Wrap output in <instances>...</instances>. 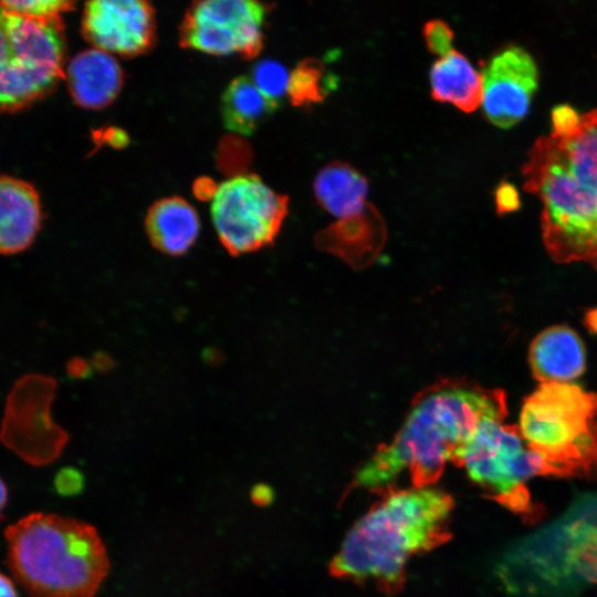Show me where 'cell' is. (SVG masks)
Returning a JSON list of instances; mask_svg holds the SVG:
<instances>
[{
    "instance_id": "obj_10",
    "label": "cell",
    "mask_w": 597,
    "mask_h": 597,
    "mask_svg": "<svg viewBox=\"0 0 597 597\" xmlns=\"http://www.w3.org/2000/svg\"><path fill=\"white\" fill-rule=\"evenodd\" d=\"M482 106L495 126L509 128L528 112L538 84V69L523 48L510 45L494 54L483 74Z\"/></svg>"
},
{
    "instance_id": "obj_21",
    "label": "cell",
    "mask_w": 597,
    "mask_h": 597,
    "mask_svg": "<svg viewBox=\"0 0 597 597\" xmlns=\"http://www.w3.org/2000/svg\"><path fill=\"white\" fill-rule=\"evenodd\" d=\"M290 74L279 62L263 60L254 65L251 80L270 98H279L287 92Z\"/></svg>"
},
{
    "instance_id": "obj_3",
    "label": "cell",
    "mask_w": 597,
    "mask_h": 597,
    "mask_svg": "<svg viewBox=\"0 0 597 597\" xmlns=\"http://www.w3.org/2000/svg\"><path fill=\"white\" fill-rule=\"evenodd\" d=\"M452 510V498L431 485L390 490L352 526L331 563L332 574L394 591L411 557L448 538Z\"/></svg>"
},
{
    "instance_id": "obj_6",
    "label": "cell",
    "mask_w": 597,
    "mask_h": 597,
    "mask_svg": "<svg viewBox=\"0 0 597 597\" xmlns=\"http://www.w3.org/2000/svg\"><path fill=\"white\" fill-rule=\"evenodd\" d=\"M61 19L38 20L0 4V112L48 94L64 75Z\"/></svg>"
},
{
    "instance_id": "obj_5",
    "label": "cell",
    "mask_w": 597,
    "mask_h": 597,
    "mask_svg": "<svg viewBox=\"0 0 597 597\" xmlns=\"http://www.w3.org/2000/svg\"><path fill=\"white\" fill-rule=\"evenodd\" d=\"M519 430L546 474L597 471V392L573 383H543L522 406Z\"/></svg>"
},
{
    "instance_id": "obj_25",
    "label": "cell",
    "mask_w": 597,
    "mask_h": 597,
    "mask_svg": "<svg viewBox=\"0 0 597 597\" xmlns=\"http://www.w3.org/2000/svg\"><path fill=\"white\" fill-rule=\"evenodd\" d=\"M580 116L570 105L555 106L552 109V133L562 135L573 132L579 125Z\"/></svg>"
},
{
    "instance_id": "obj_4",
    "label": "cell",
    "mask_w": 597,
    "mask_h": 597,
    "mask_svg": "<svg viewBox=\"0 0 597 597\" xmlns=\"http://www.w3.org/2000/svg\"><path fill=\"white\" fill-rule=\"evenodd\" d=\"M4 538L11 577L28 597H94L108 574L105 545L86 522L32 512Z\"/></svg>"
},
{
    "instance_id": "obj_15",
    "label": "cell",
    "mask_w": 597,
    "mask_h": 597,
    "mask_svg": "<svg viewBox=\"0 0 597 597\" xmlns=\"http://www.w3.org/2000/svg\"><path fill=\"white\" fill-rule=\"evenodd\" d=\"M66 80L75 103L85 108H103L118 95L124 74L109 53L90 49L80 52L69 63Z\"/></svg>"
},
{
    "instance_id": "obj_12",
    "label": "cell",
    "mask_w": 597,
    "mask_h": 597,
    "mask_svg": "<svg viewBox=\"0 0 597 597\" xmlns=\"http://www.w3.org/2000/svg\"><path fill=\"white\" fill-rule=\"evenodd\" d=\"M385 241V221L371 203L362 212L329 224L315 237L316 248L337 255L354 269L368 266Z\"/></svg>"
},
{
    "instance_id": "obj_22",
    "label": "cell",
    "mask_w": 597,
    "mask_h": 597,
    "mask_svg": "<svg viewBox=\"0 0 597 597\" xmlns=\"http://www.w3.org/2000/svg\"><path fill=\"white\" fill-rule=\"evenodd\" d=\"M0 4L11 12L38 20L61 19V14L74 6L71 1L61 0L2 1Z\"/></svg>"
},
{
    "instance_id": "obj_18",
    "label": "cell",
    "mask_w": 597,
    "mask_h": 597,
    "mask_svg": "<svg viewBox=\"0 0 597 597\" xmlns=\"http://www.w3.org/2000/svg\"><path fill=\"white\" fill-rule=\"evenodd\" d=\"M368 181L350 165L333 161L323 167L314 180L317 202L341 219L362 212L366 205Z\"/></svg>"
},
{
    "instance_id": "obj_24",
    "label": "cell",
    "mask_w": 597,
    "mask_h": 597,
    "mask_svg": "<svg viewBox=\"0 0 597 597\" xmlns=\"http://www.w3.org/2000/svg\"><path fill=\"white\" fill-rule=\"evenodd\" d=\"M55 491L63 496H74L84 488V476L75 468H63L54 478Z\"/></svg>"
},
{
    "instance_id": "obj_23",
    "label": "cell",
    "mask_w": 597,
    "mask_h": 597,
    "mask_svg": "<svg viewBox=\"0 0 597 597\" xmlns=\"http://www.w3.org/2000/svg\"><path fill=\"white\" fill-rule=\"evenodd\" d=\"M422 32L427 48L431 53L444 56L453 50V32L444 21L430 20L425 24Z\"/></svg>"
},
{
    "instance_id": "obj_28",
    "label": "cell",
    "mask_w": 597,
    "mask_h": 597,
    "mask_svg": "<svg viewBox=\"0 0 597 597\" xmlns=\"http://www.w3.org/2000/svg\"><path fill=\"white\" fill-rule=\"evenodd\" d=\"M0 597H19L17 583L2 572H0Z\"/></svg>"
},
{
    "instance_id": "obj_17",
    "label": "cell",
    "mask_w": 597,
    "mask_h": 597,
    "mask_svg": "<svg viewBox=\"0 0 597 597\" xmlns=\"http://www.w3.org/2000/svg\"><path fill=\"white\" fill-rule=\"evenodd\" d=\"M430 85L433 100L449 102L462 112L471 113L482 103V74L455 50L441 56L432 65Z\"/></svg>"
},
{
    "instance_id": "obj_16",
    "label": "cell",
    "mask_w": 597,
    "mask_h": 597,
    "mask_svg": "<svg viewBox=\"0 0 597 597\" xmlns=\"http://www.w3.org/2000/svg\"><path fill=\"white\" fill-rule=\"evenodd\" d=\"M145 228L155 249L170 256H179L198 239L200 219L188 201L180 197H168L148 209Z\"/></svg>"
},
{
    "instance_id": "obj_29",
    "label": "cell",
    "mask_w": 597,
    "mask_h": 597,
    "mask_svg": "<svg viewBox=\"0 0 597 597\" xmlns=\"http://www.w3.org/2000/svg\"><path fill=\"white\" fill-rule=\"evenodd\" d=\"M584 323L590 332L597 335V307L586 312Z\"/></svg>"
},
{
    "instance_id": "obj_20",
    "label": "cell",
    "mask_w": 597,
    "mask_h": 597,
    "mask_svg": "<svg viewBox=\"0 0 597 597\" xmlns=\"http://www.w3.org/2000/svg\"><path fill=\"white\" fill-rule=\"evenodd\" d=\"M336 81L327 73L323 62L305 59L290 74L287 94L294 106H310L323 102L336 87Z\"/></svg>"
},
{
    "instance_id": "obj_7",
    "label": "cell",
    "mask_w": 597,
    "mask_h": 597,
    "mask_svg": "<svg viewBox=\"0 0 597 597\" xmlns=\"http://www.w3.org/2000/svg\"><path fill=\"white\" fill-rule=\"evenodd\" d=\"M454 461L473 482L517 511L528 503L525 482L546 474L541 455L524 447L519 427L504 423V417L484 418Z\"/></svg>"
},
{
    "instance_id": "obj_30",
    "label": "cell",
    "mask_w": 597,
    "mask_h": 597,
    "mask_svg": "<svg viewBox=\"0 0 597 597\" xmlns=\"http://www.w3.org/2000/svg\"><path fill=\"white\" fill-rule=\"evenodd\" d=\"M9 491L6 482L0 476V521L3 517V512L8 504Z\"/></svg>"
},
{
    "instance_id": "obj_13",
    "label": "cell",
    "mask_w": 597,
    "mask_h": 597,
    "mask_svg": "<svg viewBox=\"0 0 597 597\" xmlns=\"http://www.w3.org/2000/svg\"><path fill=\"white\" fill-rule=\"evenodd\" d=\"M42 221L38 191L21 179L0 177V254H15L34 241Z\"/></svg>"
},
{
    "instance_id": "obj_1",
    "label": "cell",
    "mask_w": 597,
    "mask_h": 597,
    "mask_svg": "<svg viewBox=\"0 0 597 597\" xmlns=\"http://www.w3.org/2000/svg\"><path fill=\"white\" fill-rule=\"evenodd\" d=\"M506 395L465 380H441L420 391L394 439L357 470L354 484L390 486L408 473L413 486H429L486 417H506Z\"/></svg>"
},
{
    "instance_id": "obj_2",
    "label": "cell",
    "mask_w": 597,
    "mask_h": 597,
    "mask_svg": "<svg viewBox=\"0 0 597 597\" xmlns=\"http://www.w3.org/2000/svg\"><path fill=\"white\" fill-rule=\"evenodd\" d=\"M524 190L542 201L546 251L557 263L597 269V108L570 133L540 136L521 168Z\"/></svg>"
},
{
    "instance_id": "obj_27",
    "label": "cell",
    "mask_w": 597,
    "mask_h": 597,
    "mask_svg": "<svg viewBox=\"0 0 597 597\" xmlns=\"http://www.w3.org/2000/svg\"><path fill=\"white\" fill-rule=\"evenodd\" d=\"M250 495L252 502L260 506L269 504L273 498L271 488L264 484L253 486Z\"/></svg>"
},
{
    "instance_id": "obj_14",
    "label": "cell",
    "mask_w": 597,
    "mask_h": 597,
    "mask_svg": "<svg viewBox=\"0 0 597 597\" xmlns=\"http://www.w3.org/2000/svg\"><path fill=\"white\" fill-rule=\"evenodd\" d=\"M528 362L541 384L572 383L585 371L586 352L575 331L557 325L542 331L533 339Z\"/></svg>"
},
{
    "instance_id": "obj_19",
    "label": "cell",
    "mask_w": 597,
    "mask_h": 597,
    "mask_svg": "<svg viewBox=\"0 0 597 597\" xmlns=\"http://www.w3.org/2000/svg\"><path fill=\"white\" fill-rule=\"evenodd\" d=\"M277 106L279 102L266 96L251 77L239 76L223 92L221 115L227 129L250 135Z\"/></svg>"
},
{
    "instance_id": "obj_8",
    "label": "cell",
    "mask_w": 597,
    "mask_h": 597,
    "mask_svg": "<svg viewBox=\"0 0 597 597\" xmlns=\"http://www.w3.org/2000/svg\"><path fill=\"white\" fill-rule=\"evenodd\" d=\"M287 206L286 196L273 191L260 177L244 174L219 185L210 211L223 248L232 255H240L274 241Z\"/></svg>"
},
{
    "instance_id": "obj_26",
    "label": "cell",
    "mask_w": 597,
    "mask_h": 597,
    "mask_svg": "<svg viewBox=\"0 0 597 597\" xmlns=\"http://www.w3.org/2000/svg\"><path fill=\"white\" fill-rule=\"evenodd\" d=\"M494 195L496 211L500 214L513 212L520 208V195L512 184L501 182Z\"/></svg>"
},
{
    "instance_id": "obj_9",
    "label": "cell",
    "mask_w": 597,
    "mask_h": 597,
    "mask_svg": "<svg viewBox=\"0 0 597 597\" xmlns=\"http://www.w3.org/2000/svg\"><path fill=\"white\" fill-rule=\"evenodd\" d=\"M268 7L250 0L198 1L180 25V45L212 55L255 57L263 46Z\"/></svg>"
},
{
    "instance_id": "obj_11",
    "label": "cell",
    "mask_w": 597,
    "mask_h": 597,
    "mask_svg": "<svg viewBox=\"0 0 597 597\" xmlns=\"http://www.w3.org/2000/svg\"><path fill=\"white\" fill-rule=\"evenodd\" d=\"M82 30L95 49L135 56L154 44L155 11L142 0L90 1L83 11Z\"/></svg>"
}]
</instances>
